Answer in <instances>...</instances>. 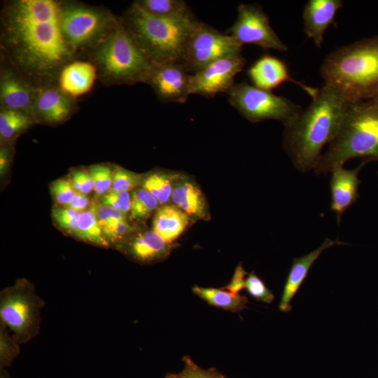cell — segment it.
<instances>
[{"instance_id": "cell-40", "label": "cell", "mask_w": 378, "mask_h": 378, "mask_svg": "<svg viewBox=\"0 0 378 378\" xmlns=\"http://www.w3.org/2000/svg\"><path fill=\"white\" fill-rule=\"evenodd\" d=\"M247 274L241 264H239L234 270L231 281L223 289L234 294H239L242 289L245 288Z\"/></svg>"}, {"instance_id": "cell-21", "label": "cell", "mask_w": 378, "mask_h": 378, "mask_svg": "<svg viewBox=\"0 0 378 378\" xmlns=\"http://www.w3.org/2000/svg\"><path fill=\"white\" fill-rule=\"evenodd\" d=\"M95 79L94 66L90 62L77 61L62 69L59 83L64 93L71 97H78L89 92Z\"/></svg>"}, {"instance_id": "cell-18", "label": "cell", "mask_w": 378, "mask_h": 378, "mask_svg": "<svg viewBox=\"0 0 378 378\" xmlns=\"http://www.w3.org/2000/svg\"><path fill=\"white\" fill-rule=\"evenodd\" d=\"M343 4L342 0H309L306 3L302 14L304 31L317 47L323 44L327 28Z\"/></svg>"}, {"instance_id": "cell-41", "label": "cell", "mask_w": 378, "mask_h": 378, "mask_svg": "<svg viewBox=\"0 0 378 378\" xmlns=\"http://www.w3.org/2000/svg\"><path fill=\"white\" fill-rule=\"evenodd\" d=\"M90 204V199L87 195L76 192L71 202L65 206L80 213L85 211Z\"/></svg>"}, {"instance_id": "cell-19", "label": "cell", "mask_w": 378, "mask_h": 378, "mask_svg": "<svg viewBox=\"0 0 378 378\" xmlns=\"http://www.w3.org/2000/svg\"><path fill=\"white\" fill-rule=\"evenodd\" d=\"M342 244H346V243L340 240H332L327 238L315 250L302 257L295 258L293 259L279 305L280 311L288 312L291 310L290 302L292 299L307 278L310 268L319 258L322 252L332 246Z\"/></svg>"}, {"instance_id": "cell-23", "label": "cell", "mask_w": 378, "mask_h": 378, "mask_svg": "<svg viewBox=\"0 0 378 378\" xmlns=\"http://www.w3.org/2000/svg\"><path fill=\"white\" fill-rule=\"evenodd\" d=\"M99 223L109 245L118 246L136 232L127 216L112 207L97 206Z\"/></svg>"}, {"instance_id": "cell-9", "label": "cell", "mask_w": 378, "mask_h": 378, "mask_svg": "<svg viewBox=\"0 0 378 378\" xmlns=\"http://www.w3.org/2000/svg\"><path fill=\"white\" fill-rule=\"evenodd\" d=\"M242 46L230 34H225L211 26L197 21L186 44L181 64L194 74L211 62L241 52Z\"/></svg>"}, {"instance_id": "cell-26", "label": "cell", "mask_w": 378, "mask_h": 378, "mask_svg": "<svg viewBox=\"0 0 378 378\" xmlns=\"http://www.w3.org/2000/svg\"><path fill=\"white\" fill-rule=\"evenodd\" d=\"M192 291L210 305L230 310L234 313L244 309L248 302L246 296L232 293L223 288H203L195 286L192 288Z\"/></svg>"}, {"instance_id": "cell-39", "label": "cell", "mask_w": 378, "mask_h": 378, "mask_svg": "<svg viewBox=\"0 0 378 378\" xmlns=\"http://www.w3.org/2000/svg\"><path fill=\"white\" fill-rule=\"evenodd\" d=\"M69 178L78 192L88 195L94 189V181L89 171L75 170L71 172Z\"/></svg>"}, {"instance_id": "cell-30", "label": "cell", "mask_w": 378, "mask_h": 378, "mask_svg": "<svg viewBox=\"0 0 378 378\" xmlns=\"http://www.w3.org/2000/svg\"><path fill=\"white\" fill-rule=\"evenodd\" d=\"M31 118L24 112L3 108L0 113V136L1 139H10L28 128Z\"/></svg>"}, {"instance_id": "cell-3", "label": "cell", "mask_w": 378, "mask_h": 378, "mask_svg": "<svg viewBox=\"0 0 378 378\" xmlns=\"http://www.w3.org/2000/svg\"><path fill=\"white\" fill-rule=\"evenodd\" d=\"M320 72L324 85L349 102L370 100L378 90V36L335 50L324 59Z\"/></svg>"}, {"instance_id": "cell-37", "label": "cell", "mask_w": 378, "mask_h": 378, "mask_svg": "<svg viewBox=\"0 0 378 378\" xmlns=\"http://www.w3.org/2000/svg\"><path fill=\"white\" fill-rule=\"evenodd\" d=\"M50 188L53 200L62 206H66L76 193L69 178H61L54 181Z\"/></svg>"}, {"instance_id": "cell-7", "label": "cell", "mask_w": 378, "mask_h": 378, "mask_svg": "<svg viewBox=\"0 0 378 378\" xmlns=\"http://www.w3.org/2000/svg\"><path fill=\"white\" fill-rule=\"evenodd\" d=\"M104 72L115 81H144L153 66L129 29L118 25L97 52Z\"/></svg>"}, {"instance_id": "cell-2", "label": "cell", "mask_w": 378, "mask_h": 378, "mask_svg": "<svg viewBox=\"0 0 378 378\" xmlns=\"http://www.w3.org/2000/svg\"><path fill=\"white\" fill-rule=\"evenodd\" d=\"M351 104L324 85L309 105L284 126V148L296 169L314 170L323 148L337 135Z\"/></svg>"}, {"instance_id": "cell-42", "label": "cell", "mask_w": 378, "mask_h": 378, "mask_svg": "<svg viewBox=\"0 0 378 378\" xmlns=\"http://www.w3.org/2000/svg\"><path fill=\"white\" fill-rule=\"evenodd\" d=\"M10 160V153L8 148H1L0 151V175L4 177L7 172Z\"/></svg>"}, {"instance_id": "cell-10", "label": "cell", "mask_w": 378, "mask_h": 378, "mask_svg": "<svg viewBox=\"0 0 378 378\" xmlns=\"http://www.w3.org/2000/svg\"><path fill=\"white\" fill-rule=\"evenodd\" d=\"M229 32L241 46L253 44L283 52L288 50L272 27L267 15L258 4H239L237 19Z\"/></svg>"}, {"instance_id": "cell-17", "label": "cell", "mask_w": 378, "mask_h": 378, "mask_svg": "<svg viewBox=\"0 0 378 378\" xmlns=\"http://www.w3.org/2000/svg\"><path fill=\"white\" fill-rule=\"evenodd\" d=\"M170 203L186 214L193 222L210 219L209 204L202 190L194 178L183 173L174 185Z\"/></svg>"}, {"instance_id": "cell-20", "label": "cell", "mask_w": 378, "mask_h": 378, "mask_svg": "<svg viewBox=\"0 0 378 378\" xmlns=\"http://www.w3.org/2000/svg\"><path fill=\"white\" fill-rule=\"evenodd\" d=\"M31 108L43 120L59 122L69 115L72 109V102L69 96L62 90L48 88L38 93Z\"/></svg>"}, {"instance_id": "cell-11", "label": "cell", "mask_w": 378, "mask_h": 378, "mask_svg": "<svg viewBox=\"0 0 378 378\" xmlns=\"http://www.w3.org/2000/svg\"><path fill=\"white\" fill-rule=\"evenodd\" d=\"M245 64L246 59L241 53L232 54L211 62L192 74L191 94L212 98L220 92H227Z\"/></svg>"}, {"instance_id": "cell-28", "label": "cell", "mask_w": 378, "mask_h": 378, "mask_svg": "<svg viewBox=\"0 0 378 378\" xmlns=\"http://www.w3.org/2000/svg\"><path fill=\"white\" fill-rule=\"evenodd\" d=\"M135 4L146 12L161 18H195L188 4L183 0H141Z\"/></svg>"}, {"instance_id": "cell-14", "label": "cell", "mask_w": 378, "mask_h": 378, "mask_svg": "<svg viewBox=\"0 0 378 378\" xmlns=\"http://www.w3.org/2000/svg\"><path fill=\"white\" fill-rule=\"evenodd\" d=\"M172 247L173 244L151 229L134 232L118 248L138 263L150 264L164 260Z\"/></svg>"}, {"instance_id": "cell-13", "label": "cell", "mask_w": 378, "mask_h": 378, "mask_svg": "<svg viewBox=\"0 0 378 378\" xmlns=\"http://www.w3.org/2000/svg\"><path fill=\"white\" fill-rule=\"evenodd\" d=\"M104 16L92 9L69 7L62 10V29L71 46H80L94 39L105 24Z\"/></svg>"}, {"instance_id": "cell-16", "label": "cell", "mask_w": 378, "mask_h": 378, "mask_svg": "<svg viewBox=\"0 0 378 378\" xmlns=\"http://www.w3.org/2000/svg\"><path fill=\"white\" fill-rule=\"evenodd\" d=\"M367 162L363 161L358 167L347 169L343 165L335 167L331 170L330 181L331 194V209L336 214L340 223L344 213L353 205L358 198V187L360 181L358 174Z\"/></svg>"}, {"instance_id": "cell-5", "label": "cell", "mask_w": 378, "mask_h": 378, "mask_svg": "<svg viewBox=\"0 0 378 378\" xmlns=\"http://www.w3.org/2000/svg\"><path fill=\"white\" fill-rule=\"evenodd\" d=\"M197 21L155 16L135 3L127 13V29L153 64L181 63Z\"/></svg>"}, {"instance_id": "cell-12", "label": "cell", "mask_w": 378, "mask_h": 378, "mask_svg": "<svg viewBox=\"0 0 378 378\" xmlns=\"http://www.w3.org/2000/svg\"><path fill=\"white\" fill-rule=\"evenodd\" d=\"M192 74L178 62L153 64L145 82L154 89L158 98L166 103L186 102L190 93Z\"/></svg>"}, {"instance_id": "cell-32", "label": "cell", "mask_w": 378, "mask_h": 378, "mask_svg": "<svg viewBox=\"0 0 378 378\" xmlns=\"http://www.w3.org/2000/svg\"><path fill=\"white\" fill-rule=\"evenodd\" d=\"M143 174L117 166L113 169L111 191L132 192L140 186Z\"/></svg>"}, {"instance_id": "cell-6", "label": "cell", "mask_w": 378, "mask_h": 378, "mask_svg": "<svg viewBox=\"0 0 378 378\" xmlns=\"http://www.w3.org/2000/svg\"><path fill=\"white\" fill-rule=\"evenodd\" d=\"M43 306L34 284L18 279L0 292V323L20 344H25L39 332Z\"/></svg>"}, {"instance_id": "cell-24", "label": "cell", "mask_w": 378, "mask_h": 378, "mask_svg": "<svg viewBox=\"0 0 378 378\" xmlns=\"http://www.w3.org/2000/svg\"><path fill=\"white\" fill-rule=\"evenodd\" d=\"M0 97L4 108L21 111L31 108L35 99L29 86L9 74L1 80Z\"/></svg>"}, {"instance_id": "cell-31", "label": "cell", "mask_w": 378, "mask_h": 378, "mask_svg": "<svg viewBox=\"0 0 378 378\" xmlns=\"http://www.w3.org/2000/svg\"><path fill=\"white\" fill-rule=\"evenodd\" d=\"M20 343L0 323V368L10 366L20 352Z\"/></svg>"}, {"instance_id": "cell-36", "label": "cell", "mask_w": 378, "mask_h": 378, "mask_svg": "<svg viewBox=\"0 0 378 378\" xmlns=\"http://www.w3.org/2000/svg\"><path fill=\"white\" fill-rule=\"evenodd\" d=\"M245 288L247 293L258 301L271 303L274 299L272 292L267 288L263 281L254 272L246 279Z\"/></svg>"}, {"instance_id": "cell-43", "label": "cell", "mask_w": 378, "mask_h": 378, "mask_svg": "<svg viewBox=\"0 0 378 378\" xmlns=\"http://www.w3.org/2000/svg\"><path fill=\"white\" fill-rule=\"evenodd\" d=\"M0 378H10V374L6 368H0Z\"/></svg>"}, {"instance_id": "cell-44", "label": "cell", "mask_w": 378, "mask_h": 378, "mask_svg": "<svg viewBox=\"0 0 378 378\" xmlns=\"http://www.w3.org/2000/svg\"><path fill=\"white\" fill-rule=\"evenodd\" d=\"M370 100L378 105V90Z\"/></svg>"}, {"instance_id": "cell-33", "label": "cell", "mask_w": 378, "mask_h": 378, "mask_svg": "<svg viewBox=\"0 0 378 378\" xmlns=\"http://www.w3.org/2000/svg\"><path fill=\"white\" fill-rule=\"evenodd\" d=\"M183 370L178 373L167 374L163 378H227L215 368L203 369L189 356L183 357Z\"/></svg>"}, {"instance_id": "cell-29", "label": "cell", "mask_w": 378, "mask_h": 378, "mask_svg": "<svg viewBox=\"0 0 378 378\" xmlns=\"http://www.w3.org/2000/svg\"><path fill=\"white\" fill-rule=\"evenodd\" d=\"M131 209L129 219L145 220L154 215L160 204L156 198L144 188L139 186L131 193Z\"/></svg>"}, {"instance_id": "cell-35", "label": "cell", "mask_w": 378, "mask_h": 378, "mask_svg": "<svg viewBox=\"0 0 378 378\" xmlns=\"http://www.w3.org/2000/svg\"><path fill=\"white\" fill-rule=\"evenodd\" d=\"M80 212L72 209L55 206L52 211V216L58 227L66 233L74 236L77 227Z\"/></svg>"}, {"instance_id": "cell-15", "label": "cell", "mask_w": 378, "mask_h": 378, "mask_svg": "<svg viewBox=\"0 0 378 378\" xmlns=\"http://www.w3.org/2000/svg\"><path fill=\"white\" fill-rule=\"evenodd\" d=\"M248 76L254 86L266 90L272 91L287 81L298 85L312 98L319 90L292 78L286 64L270 55L258 58L248 69Z\"/></svg>"}, {"instance_id": "cell-38", "label": "cell", "mask_w": 378, "mask_h": 378, "mask_svg": "<svg viewBox=\"0 0 378 378\" xmlns=\"http://www.w3.org/2000/svg\"><path fill=\"white\" fill-rule=\"evenodd\" d=\"M102 204L112 207L129 216L131 209V194L129 192L109 191L101 197Z\"/></svg>"}, {"instance_id": "cell-4", "label": "cell", "mask_w": 378, "mask_h": 378, "mask_svg": "<svg viewBox=\"0 0 378 378\" xmlns=\"http://www.w3.org/2000/svg\"><path fill=\"white\" fill-rule=\"evenodd\" d=\"M356 158L378 161V105L371 100L350 104L337 135L314 171L318 174L330 172Z\"/></svg>"}, {"instance_id": "cell-25", "label": "cell", "mask_w": 378, "mask_h": 378, "mask_svg": "<svg viewBox=\"0 0 378 378\" xmlns=\"http://www.w3.org/2000/svg\"><path fill=\"white\" fill-rule=\"evenodd\" d=\"M182 173L169 170H153L144 174L140 186L151 193L160 206L170 203L174 185Z\"/></svg>"}, {"instance_id": "cell-8", "label": "cell", "mask_w": 378, "mask_h": 378, "mask_svg": "<svg viewBox=\"0 0 378 378\" xmlns=\"http://www.w3.org/2000/svg\"><path fill=\"white\" fill-rule=\"evenodd\" d=\"M227 93L230 105L251 122L276 120L285 126L302 109L285 97L246 81L234 83Z\"/></svg>"}, {"instance_id": "cell-34", "label": "cell", "mask_w": 378, "mask_h": 378, "mask_svg": "<svg viewBox=\"0 0 378 378\" xmlns=\"http://www.w3.org/2000/svg\"><path fill=\"white\" fill-rule=\"evenodd\" d=\"M94 184V191L97 197H102L112 188L113 170L105 164L92 165L89 169Z\"/></svg>"}, {"instance_id": "cell-1", "label": "cell", "mask_w": 378, "mask_h": 378, "mask_svg": "<svg viewBox=\"0 0 378 378\" xmlns=\"http://www.w3.org/2000/svg\"><path fill=\"white\" fill-rule=\"evenodd\" d=\"M62 9L52 0H21L7 18L10 43L26 66L43 71L64 62L69 44L62 29Z\"/></svg>"}, {"instance_id": "cell-22", "label": "cell", "mask_w": 378, "mask_h": 378, "mask_svg": "<svg viewBox=\"0 0 378 378\" xmlns=\"http://www.w3.org/2000/svg\"><path fill=\"white\" fill-rule=\"evenodd\" d=\"M191 222L193 221L186 214L169 203L158 209L153 216L152 229L166 241L173 244Z\"/></svg>"}, {"instance_id": "cell-27", "label": "cell", "mask_w": 378, "mask_h": 378, "mask_svg": "<svg viewBox=\"0 0 378 378\" xmlns=\"http://www.w3.org/2000/svg\"><path fill=\"white\" fill-rule=\"evenodd\" d=\"M74 237L98 246L108 247L110 246L99 223L97 206L93 205L80 214Z\"/></svg>"}]
</instances>
